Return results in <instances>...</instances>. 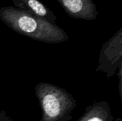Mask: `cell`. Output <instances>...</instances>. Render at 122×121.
<instances>
[{"instance_id": "6da1fadb", "label": "cell", "mask_w": 122, "mask_h": 121, "mask_svg": "<svg viewBox=\"0 0 122 121\" xmlns=\"http://www.w3.org/2000/svg\"><path fill=\"white\" fill-rule=\"evenodd\" d=\"M0 19L15 32L35 41L59 44L69 40L66 32L60 26L14 6L0 8Z\"/></svg>"}, {"instance_id": "7a4b0ae2", "label": "cell", "mask_w": 122, "mask_h": 121, "mask_svg": "<svg viewBox=\"0 0 122 121\" xmlns=\"http://www.w3.org/2000/svg\"><path fill=\"white\" fill-rule=\"evenodd\" d=\"M34 91L41 110L40 121H72L77 102L66 90L40 82L35 86Z\"/></svg>"}, {"instance_id": "3957f363", "label": "cell", "mask_w": 122, "mask_h": 121, "mask_svg": "<svg viewBox=\"0 0 122 121\" xmlns=\"http://www.w3.org/2000/svg\"><path fill=\"white\" fill-rule=\"evenodd\" d=\"M122 66V28H120L107 42L99 52L97 72H102L110 78Z\"/></svg>"}, {"instance_id": "277c9868", "label": "cell", "mask_w": 122, "mask_h": 121, "mask_svg": "<svg viewBox=\"0 0 122 121\" xmlns=\"http://www.w3.org/2000/svg\"><path fill=\"white\" fill-rule=\"evenodd\" d=\"M69 16L86 21L97 18L98 11L93 0H56Z\"/></svg>"}, {"instance_id": "5b68a950", "label": "cell", "mask_w": 122, "mask_h": 121, "mask_svg": "<svg viewBox=\"0 0 122 121\" xmlns=\"http://www.w3.org/2000/svg\"><path fill=\"white\" fill-rule=\"evenodd\" d=\"M14 7L26 11L36 17L56 24L57 17L44 4L39 0H12Z\"/></svg>"}, {"instance_id": "8992f818", "label": "cell", "mask_w": 122, "mask_h": 121, "mask_svg": "<svg viewBox=\"0 0 122 121\" xmlns=\"http://www.w3.org/2000/svg\"><path fill=\"white\" fill-rule=\"evenodd\" d=\"M77 121H122V119H114L109 103L102 101L87 106Z\"/></svg>"}, {"instance_id": "52a82bcc", "label": "cell", "mask_w": 122, "mask_h": 121, "mask_svg": "<svg viewBox=\"0 0 122 121\" xmlns=\"http://www.w3.org/2000/svg\"><path fill=\"white\" fill-rule=\"evenodd\" d=\"M117 76L119 77V93L120 96V98H122V66L119 67L117 72Z\"/></svg>"}, {"instance_id": "ba28073f", "label": "cell", "mask_w": 122, "mask_h": 121, "mask_svg": "<svg viewBox=\"0 0 122 121\" xmlns=\"http://www.w3.org/2000/svg\"><path fill=\"white\" fill-rule=\"evenodd\" d=\"M0 121H12V119L4 111H0Z\"/></svg>"}]
</instances>
